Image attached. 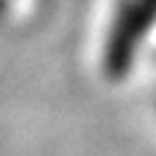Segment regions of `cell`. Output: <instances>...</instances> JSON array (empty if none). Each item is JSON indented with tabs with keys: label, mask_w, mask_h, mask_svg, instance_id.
I'll return each instance as SVG.
<instances>
[]
</instances>
